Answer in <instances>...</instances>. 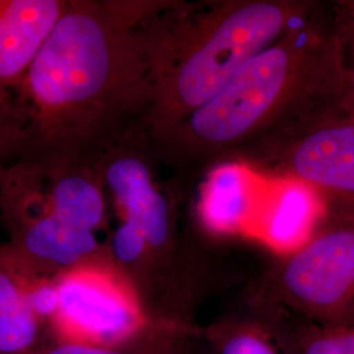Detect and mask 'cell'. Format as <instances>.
I'll return each instance as SVG.
<instances>
[{"mask_svg":"<svg viewBox=\"0 0 354 354\" xmlns=\"http://www.w3.org/2000/svg\"><path fill=\"white\" fill-rule=\"evenodd\" d=\"M140 13L131 6L66 3L0 127V165L68 160L147 104Z\"/></svg>","mask_w":354,"mask_h":354,"instance_id":"6da1fadb","label":"cell"},{"mask_svg":"<svg viewBox=\"0 0 354 354\" xmlns=\"http://www.w3.org/2000/svg\"><path fill=\"white\" fill-rule=\"evenodd\" d=\"M317 11L244 64L168 134L192 158L244 155L259 169L298 140L346 121V83L332 15Z\"/></svg>","mask_w":354,"mask_h":354,"instance_id":"7a4b0ae2","label":"cell"},{"mask_svg":"<svg viewBox=\"0 0 354 354\" xmlns=\"http://www.w3.org/2000/svg\"><path fill=\"white\" fill-rule=\"evenodd\" d=\"M317 7L311 0L215 1L181 10L165 37L142 36L156 121L169 133Z\"/></svg>","mask_w":354,"mask_h":354,"instance_id":"3957f363","label":"cell"},{"mask_svg":"<svg viewBox=\"0 0 354 354\" xmlns=\"http://www.w3.org/2000/svg\"><path fill=\"white\" fill-rule=\"evenodd\" d=\"M261 298L320 326H345L354 308V215L326 214L269 270Z\"/></svg>","mask_w":354,"mask_h":354,"instance_id":"277c9868","label":"cell"},{"mask_svg":"<svg viewBox=\"0 0 354 354\" xmlns=\"http://www.w3.org/2000/svg\"><path fill=\"white\" fill-rule=\"evenodd\" d=\"M260 171L304 181L323 198L327 214L354 215V124L320 127Z\"/></svg>","mask_w":354,"mask_h":354,"instance_id":"5b68a950","label":"cell"},{"mask_svg":"<svg viewBox=\"0 0 354 354\" xmlns=\"http://www.w3.org/2000/svg\"><path fill=\"white\" fill-rule=\"evenodd\" d=\"M55 317L70 333L95 342H114L130 333L140 322L131 292L109 273L79 268L58 281Z\"/></svg>","mask_w":354,"mask_h":354,"instance_id":"8992f818","label":"cell"},{"mask_svg":"<svg viewBox=\"0 0 354 354\" xmlns=\"http://www.w3.org/2000/svg\"><path fill=\"white\" fill-rule=\"evenodd\" d=\"M326 214L323 198L304 181L266 175L264 196L248 235L286 254L314 234Z\"/></svg>","mask_w":354,"mask_h":354,"instance_id":"52a82bcc","label":"cell"},{"mask_svg":"<svg viewBox=\"0 0 354 354\" xmlns=\"http://www.w3.org/2000/svg\"><path fill=\"white\" fill-rule=\"evenodd\" d=\"M266 185V174L247 162L214 165L203 180L197 203L205 227L219 235H248Z\"/></svg>","mask_w":354,"mask_h":354,"instance_id":"ba28073f","label":"cell"},{"mask_svg":"<svg viewBox=\"0 0 354 354\" xmlns=\"http://www.w3.org/2000/svg\"><path fill=\"white\" fill-rule=\"evenodd\" d=\"M64 7L59 0H0V127L13 89Z\"/></svg>","mask_w":354,"mask_h":354,"instance_id":"9c48e42d","label":"cell"},{"mask_svg":"<svg viewBox=\"0 0 354 354\" xmlns=\"http://www.w3.org/2000/svg\"><path fill=\"white\" fill-rule=\"evenodd\" d=\"M102 175L121 210V225L140 230L147 245L162 247L171 228L169 205L156 189L147 163L136 153L121 152L105 165Z\"/></svg>","mask_w":354,"mask_h":354,"instance_id":"30bf717a","label":"cell"},{"mask_svg":"<svg viewBox=\"0 0 354 354\" xmlns=\"http://www.w3.org/2000/svg\"><path fill=\"white\" fill-rule=\"evenodd\" d=\"M268 330L282 354H354V327L320 326L261 298Z\"/></svg>","mask_w":354,"mask_h":354,"instance_id":"8fae6325","label":"cell"},{"mask_svg":"<svg viewBox=\"0 0 354 354\" xmlns=\"http://www.w3.org/2000/svg\"><path fill=\"white\" fill-rule=\"evenodd\" d=\"M332 20L340 42L346 83V121L354 124V0L332 6Z\"/></svg>","mask_w":354,"mask_h":354,"instance_id":"7c38bea8","label":"cell"},{"mask_svg":"<svg viewBox=\"0 0 354 354\" xmlns=\"http://www.w3.org/2000/svg\"><path fill=\"white\" fill-rule=\"evenodd\" d=\"M218 354H282L264 323L235 326L219 342Z\"/></svg>","mask_w":354,"mask_h":354,"instance_id":"4fadbf2b","label":"cell"},{"mask_svg":"<svg viewBox=\"0 0 354 354\" xmlns=\"http://www.w3.org/2000/svg\"><path fill=\"white\" fill-rule=\"evenodd\" d=\"M37 336V317L28 304L0 317V354L28 349Z\"/></svg>","mask_w":354,"mask_h":354,"instance_id":"5bb4252c","label":"cell"},{"mask_svg":"<svg viewBox=\"0 0 354 354\" xmlns=\"http://www.w3.org/2000/svg\"><path fill=\"white\" fill-rule=\"evenodd\" d=\"M30 268L26 276V304L36 317H55L59 306L57 285L32 279Z\"/></svg>","mask_w":354,"mask_h":354,"instance_id":"9a60e30c","label":"cell"},{"mask_svg":"<svg viewBox=\"0 0 354 354\" xmlns=\"http://www.w3.org/2000/svg\"><path fill=\"white\" fill-rule=\"evenodd\" d=\"M46 354H118L102 349L97 346H92V345H84V344H66L61 345L55 349L50 351Z\"/></svg>","mask_w":354,"mask_h":354,"instance_id":"2e32d148","label":"cell"},{"mask_svg":"<svg viewBox=\"0 0 354 354\" xmlns=\"http://www.w3.org/2000/svg\"><path fill=\"white\" fill-rule=\"evenodd\" d=\"M342 327H354V308L352 314H351V317L348 319V322H346V324L342 326Z\"/></svg>","mask_w":354,"mask_h":354,"instance_id":"e0dca14e","label":"cell"}]
</instances>
